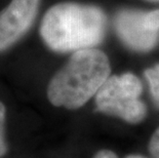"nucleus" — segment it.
Masks as SVG:
<instances>
[{"mask_svg":"<svg viewBox=\"0 0 159 158\" xmlns=\"http://www.w3.org/2000/svg\"><path fill=\"white\" fill-rule=\"evenodd\" d=\"M107 18L98 6L60 2L49 7L40 25V36L56 52L93 48L103 41Z\"/></svg>","mask_w":159,"mask_h":158,"instance_id":"nucleus-1","label":"nucleus"},{"mask_svg":"<svg viewBox=\"0 0 159 158\" xmlns=\"http://www.w3.org/2000/svg\"><path fill=\"white\" fill-rule=\"evenodd\" d=\"M108 56L102 50L86 48L74 52L47 86L48 101L56 107L75 110L97 93L110 76Z\"/></svg>","mask_w":159,"mask_h":158,"instance_id":"nucleus-2","label":"nucleus"},{"mask_svg":"<svg viewBox=\"0 0 159 158\" xmlns=\"http://www.w3.org/2000/svg\"><path fill=\"white\" fill-rule=\"evenodd\" d=\"M142 92L143 85L133 73L109 76L94 95L97 109L128 123H139L147 115L146 105L140 99Z\"/></svg>","mask_w":159,"mask_h":158,"instance_id":"nucleus-3","label":"nucleus"},{"mask_svg":"<svg viewBox=\"0 0 159 158\" xmlns=\"http://www.w3.org/2000/svg\"><path fill=\"white\" fill-rule=\"evenodd\" d=\"M115 29L127 47L148 52L154 47L159 37V11H122L115 18Z\"/></svg>","mask_w":159,"mask_h":158,"instance_id":"nucleus-4","label":"nucleus"},{"mask_svg":"<svg viewBox=\"0 0 159 158\" xmlns=\"http://www.w3.org/2000/svg\"><path fill=\"white\" fill-rule=\"evenodd\" d=\"M41 0H11L0 11V52L27 34L34 24Z\"/></svg>","mask_w":159,"mask_h":158,"instance_id":"nucleus-5","label":"nucleus"},{"mask_svg":"<svg viewBox=\"0 0 159 158\" xmlns=\"http://www.w3.org/2000/svg\"><path fill=\"white\" fill-rule=\"evenodd\" d=\"M145 76H146L149 85H150L154 103L159 107V65L146 70Z\"/></svg>","mask_w":159,"mask_h":158,"instance_id":"nucleus-6","label":"nucleus"},{"mask_svg":"<svg viewBox=\"0 0 159 158\" xmlns=\"http://www.w3.org/2000/svg\"><path fill=\"white\" fill-rule=\"evenodd\" d=\"M5 113H6L5 106L0 102V157L5 155L6 151H7V145H6L5 142V132H4Z\"/></svg>","mask_w":159,"mask_h":158,"instance_id":"nucleus-7","label":"nucleus"},{"mask_svg":"<svg viewBox=\"0 0 159 158\" xmlns=\"http://www.w3.org/2000/svg\"><path fill=\"white\" fill-rule=\"evenodd\" d=\"M149 151L155 158H159V127L151 138L149 143Z\"/></svg>","mask_w":159,"mask_h":158,"instance_id":"nucleus-8","label":"nucleus"},{"mask_svg":"<svg viewBox=\"0 0 159 158\" xmlns=\"http://www.w3.org/2000/svg\"><path fill=\"white\" fill-rule=\"evenodd\" d=\"M93 158H118L113 151L110 150H101L99 151Z\"/></svg>","mask_w":159,"mask_h":158,"instance_id":"nucleus-9","label":"nucleus"},{"mask_svg":"<svg viewBox=\"0 0 159 158\" xmlns=\"http://www.w3.org/2000/svg\"><path fill=\"white\" fill-rule=\"evenodd\" d=\"M126 158H146V157H144V156H142V155H128Z\"/></svg>","mask_w":159,"mask_h":158,"instance_id":"nucleus-10","label":"nucleus"},{"mask_svg":"<svg viewBox=\"0 0 159 158\" xmlns=\"http://www.w3.org/2000/svg\"><path fill=\"white\" fill-rule=\"evenodd\" d=\"M154 1H155V0H154ZM158 1H159V0H158Z\"/></svg>","mask_w":159,"mask_h":158,"instance_id":"nucleus-11","label":"nucleus"}]
</instances>
